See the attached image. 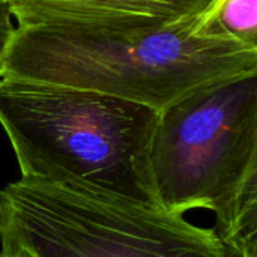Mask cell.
Returning a JSON list of instances; mask_svg holds the SVG:
<instances>
[{
	"instance_id": "cell-8",
	"label": "cell",
	"mask_w": 257,
	"mask_h": 257,
	"mask_svg": "<svg viewBox=\"0 0 257 257\" xmlns=\"http://www.w3.org/2000/svg\"><path fill=\"white\" fill-rule=\"evenodd\" d=\"M15 21L11 12V2L0 5V77L3 74L5 59L9 48V44L12 41L14 32H15Z\"/></svg>"
},
{
	"instance_id": "cell-5",
	"label": "cell",
	"mask_w": 257,
	"mask_h": 257,
	"mask_svg": "<svg viewBox=\"0 0 257 257\" xmlns=\"http://www.w3.org/2000/svg\"><path fill=\"white\" fill-rule=\"evenodd\" d=\"M218 0H12L17 26L149 32L209 18Z\"/></svg>"
},
{
	"instance_id": "cell-10",
	"label": "cell",
	"mask_w": 257,
	"mask_h": 257,
	"mask_svg": "<svg viewBox=\"0 0 257 257\" xmlns=\"http://www.w3.org/2000/svg\"><path fill=\"white\" fill-rule=\"evenodd\" d=\"M9 2H12V0H0V5H3V3H9Z\"/></svg>"
},
{
	"instance_id": "cell-7",
	"label": "cell",
	"mask_w": 257,
	"mask_h": 257,
	"mask_svg": "<svg viewBox=\"0 0 257 257\" xmlns=\"http://www.w3.org/2000/svg\"><path fill=\"white\" fill-rule=\"evenodd\" d=\"M205 24L229 39L257 48V0H218Z\"/></svg>"
},
{
	"instance_id": "cell-9",
	"label": "cell",
	"mask_w": 257,
	"mask_h": 257,
	"mask_svg": "<svg viewBox=\"0 0 257 257\" xmlns=\"http://www.w3.org/2000/svg\"><path fill=\"white\" fill-rule=\"evenodd\" d=\"M0 257H27L24 254H5V253H0Z\"/></svg>"
},
{
	"instance_id": "cell-2",
	"label": "cell",
	"mask_w": 257,
	"mask_h": 257,
	"mask_svg": "<svg viewBox=\"0 0 257 257\" xmlns=\"http://www.w3.org/2000/svg\"><path fill=\"white\" fill-rule=\"evenodd\" d=\"M158 113L90 89L0 77V125L21 178L155 208L149 148Z\"/></svg>"
},
{
	"instance_id": "cell-3",
	"label": "cell",
	"mask_w": 257,
	"mask_h": 257,
	"mask_svg": "<svg viewBox=\"0 0 257 257\" xmlns=\"http://www.w3.org/2000/svg\"><path fill=\"white\" fill-rule=\"evenodd\" d=\"M0 244L27 257H230L181 214L29 178L0 191Z\"/></svg>"
},
{
	"instance_id": "cell-6",
	"label": "cell",
	"mask_w": 257,
	"mask_h": 257,
	"mask_svg": "<svg viewBox=\"0 0 257 257\" xmlns=\"http://www.w3.org/2000/svg\"><path fill=\"white\" fill-rule=\"evenodd\" d=\"M212 232L230 257H257V173L215 211Z\"/></svg>"
},
{
	"instance_id": "cell-4",
	"label": "cell",
	"mask_w": 257,
	"mask_h": 257,
	"mask_svg": "<svg viewBox=\"0 0 257 257\" xmlns=\"http://www.w3.org/2000/svg\"><path fill=\"white\" fill-rule=\"evenodd\" d=\"M158 206L215 211L257 173V72L202 86L158 113L149 148Z\"/></svg>"
},
{
	"instance_id": "cell-1",
	"label": "cell",
	"mask_w": 257,
	"mask_h": 257,
	"mask_svg": "<svg viewBox=\"0 0 257 257\" xmlns=\"http://www.w3.org/2000/svg\"><path fill=\"white\" fill-rule=\"evenodd\" d=\"M257 72V48L181 23L149 32L17 26L6 77L90 89L158 111L193 90Z\"/></svg>"
}]
</instances>
